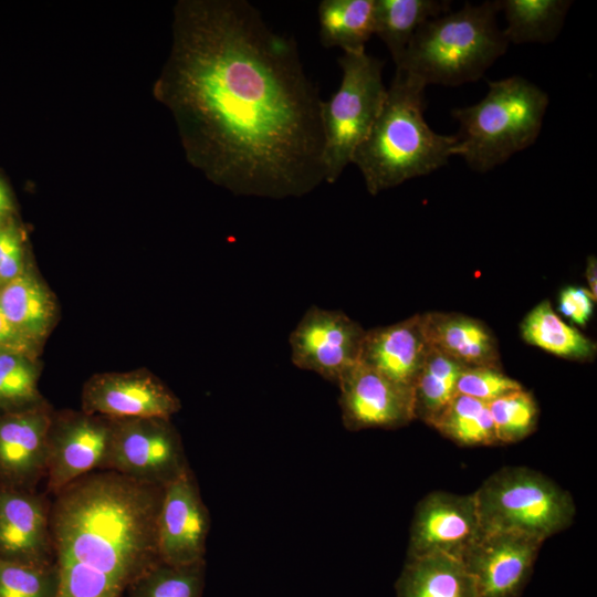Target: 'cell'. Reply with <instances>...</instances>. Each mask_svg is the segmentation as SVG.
<instances>
[{"label":"cell","instance_id":"10","mask_svg":"<svg viewBox=\"0 0 597 597\" xmlns=\"http://www.w3.org/2000/svg\"><path fill=\"white\" fill-rule=\"evenodd\" d=\"M366 331L342 311L311 306L291 332V360L337 384L359 362Z\"/></svg>","mask_w":597,"mask_h":597},{"label":"cell","instance_id":"11","mask_svg":"<svg viewBox=\"0 0 597 597\" xmlns=\"http://www.w3.org/2000/svg\"><path fill=\"white\" fill-rule=\"evenodd\" d=\"M483 534L473 494L434 491L416 506L407 558L447 554L461 558Z\"/></svg>","mask_w":597,"mask_h":597},{"label":"cell","instance_id":"35","mask_svg":"<svg viewBox=\"0 0 597 597\" xmlns=\"http://www.w3.org/2000/svg\"><path fill=\"white\" fill-rule=\"evenodd\" d=\"M0 350L39 358L41 348L25 338L0 310Z\"/></svg>","mask_w":597,"mask_h":597},{"label":"cell","instance_id":"31","mask_svg":"<svg viewBox=\"0 0 597 597\" xmlns=\"http://www.w3.org/2000/svg\"><path fill=\"white\" fill-rule=\"evenodd\" d=\"M56 564L31 566L0 559V597H57Z\"/></svg>","mask_w":597,"mask_h":597},{"label":"cell","instance_id":"38","mask_svg":"<svg viewBox=\"0 0 597 597\" xmlns=\"http://www.w3.org/2000/svg\"><path fill=\"white\" fill-rule=\"evenodd\" d=\"M2 286V283L0 282V287Z\"/></svg>","mask_w":597,"mask_h":597},{"label":"cell","instance_id":"27","mask_svg":"<svg viewBox=\"0 0 597 597\" xmlns=\"http://www.w3.org/2000/svg\"><path fill=\"white\" fill-rule=\"evenodd\" d=\"M430 426L459 446L499 444L489 404L465 395L457 394Z\"/></svg>","mask_w":597,"mask_h":597},{"label":"cell","instance_id":"20","mask_svg":"<svg viewBox=\"0 0 597 597\" xmlns=\"http://www.w3.org/2000/svg\"><path fill=\"white\" fill-rule=\"evenodd\" d=\"M0 310L11 324L38 347L56 321L53 293L30 265L0 287Z\"/></svg>","mask_w":597,"mask_h":597},{"label":"cell","instance_id":"5","mask_svg":"<svg viewBox=\"0 0 597 597\" xmlns=\"http://www.w3.org/2000/svg\"><path fill=\"white\" fill-rule=\"evenodd\" d=\"M548 104L547 93L522 76L489 81V91L481 101L451 111L459 123L455 136L468 166L486 172L532 146Z\"/></svg>","mask_w":597,"mask_h":597},{"label":"cell","instance_id":"9","mask_svg":"<svg viewBox=\"0 0 597 597\" xmlns=\"http://www.w3.org/2000/svg\"><path fill=\"white\" fill-rule=\"evenodd\" d=\"M112 431L111 418L83 410H54L48 433V492L55 496L95 469L105 470Z\"/></svg>","mask_w":597,"mask_h":597},{"label":"cell","instance_id":"33","mask_svg":"<svg viewBox=\"0 0 597 597\" xmlns=\"http://www.w3.org/2000/svg\"><path fill=\"white\" fill-rule=\"evenodd\" d=\"M28 265L20 230L13 223H3L0 226V282L4 284L17 277Z\"/></svg>","mask_w":597,"mask_h":597},{"label":"cell","instance_id":"29","mask_svg":"<svg viewBox=\"0 0 597 597\" xmlns=\"http://www.w3.org/2000/svg\"><path fill=\"white\" fill-rule=\"evenodd\" d=\"M38 359L0 350V411L22 409L44 400L39 390Z\"/></svg>","mask_w":597,"mask_h":597},{"label":"cell","instance_id":"21","mask_svg":"<svg viewBox=\"0 0 597 597\" xmlns=\"http://www.w3.org/2000/svg\"><path fill=\"white\" fill-rule=\"evenodd\" d=\"M395 588L396 597H478L462 559L447 554L407 558Z\"/></svg>","mask_w":597,"mask_h":597},{"label":"cell","instance_id":"19","mask_svg":"<svg viewBox=\"0 0 597 597\" xmlns=\"http://www.w3.org/2000/svg\"><path fill=\"white\" fill-rule=\"evenodd\" d=\"M430 347L464 367H500L498 343L488 326L455 313L422 314Z\"/></svg>","mask_w":597,"mask_h":597},{"label":"cell","instance_id":"28","mask_svg":"<svg viewBox=\"0 0 597 597\" xmlns=\"http://www.w3.org/2000/svg\"><path fill=\"white\" fill-rule=\"evenodd\" d=\"M206 561L170 565L161 561L140 575L127 589V597H202Z\"/></svg>","mask_w":597,"mask_h":597},{"label":"cell","instance_id":"17","mask_svg":"<svg viewBox=\"0 0 597 597\" xmlns=\"http://www.w3.org/2000/svg\"><path fill=\"white\" fill-rule=\"evenodd\" d=\"M50 506L36 489L0 485V559L31 566L55 563Z\"/></svg>","mask_w":597,"mask_h":597},{"label":"cell","instance_id":"25","mask_svg":"<svg viewBox=\"0 0 597 597\" xmlns=\"http://www.w3.org/2000/svg\"><path fill=\"white\" fill-rule=\"evenodd\" d=\"M521 336L530 345L574 360H591L596 344L566 324L545 300L531 310L521 323Z\"/></svg>","mask_w":597,"mask_h":597},{"label":"cell","instance_id":"4","mask_svg":"<svg viewBox=\"0 0 597 597\" xmlns=\"http://www.w3.org/2000/svg\"><path fill=\"white\" fill-rule=\"evenodd\" d=\"M500 2L465 3L425 22L415 33L396 70L425 85L457 86L481 78L507 49L496 15Z\"/></svg>","mask_w":597,"mask_h":597},{"label":"cell","instance_id":"18","mask_svg":"<svg viewBox=\"0 0 597 597\" xmlns=\"http://www.w3.org/2000/svg\"><path fill=\"white\" fill-rule=\"evenodd\" d=\"M430 349L423 316L366 331L359 362L390 380L412 388Z\"/></svg>","mask_w":597,"mask_h":597},{"label":"cell","instance_id":"37","mask_svg":"<svg viewBox=\"0 0 597 597\" xmlns=\"http://www.w3.org/2000/svg\"><path fill=\"white\" fill-rule=\"evenodd\" d=\"M12 210V201L8 189L0 180V226Z\"/></svg>","mask_w":597,"mask_h":597},{"label":"cell","instance_id":"1","mask_svg":"<svg viewBox=\"0 0 597 597\" xmlns=\"http://www.w3.org/2000/svg\"><path fill=\"white\" fill-rule=\"evenodd\" d=\"M161 84L189 155L238 196L302 197L325 181L322 98L294 39L247 0L179 7Z\"/></svg>","mask_w":597,"mask_h":597},{"label":"cell","instance_id":"26","mask_svg":"<svg viewBox=\"0 0 597 597\" xmlns=\"http://www.w3.org/2000/svg\"><path fill=\"white\" fill-rule=\"evenodd\" d=\"M463 368L430 347L412 386L415 419L431 425L457 396V383Z\"/></svg>","mask_w":597,"mask_h":597},{"label":"cell","instance_id":"16","mask_svg":"<svg viewBox=\"0 0 597 597\" xmlns=\"http://www.w3.org/2000/svg\"><path fill=\"white\" fill-rule=\"evenodd\" d=\"M53 411L45 399L27 408L0 411V485L35 490L46 476Z\"/></svg>","mask_w":597,"mask_h":597},{"label":"cell","instance_id":"14","mask_svg":"<svg viewBox=\"0 0 597 597\" xmlns=\"http://www.w3.org/2000/svg\"><path fill=\"white\" fill-rule=\"evenodd\" d=\"M543 543L513 532H483L461 557L478 597H520Z\"/></svg>","mask_w":597,"mask_h":597},{"label":"cell","instance_id":"6","mask_svg":"<svg viewBox=\"0 0 597 597\" xmlns=\"http://www.w3.org/2000/svg\"><path fill=\"white\" fill-rule=\"evenodd\" d=\"M472 494L483 532H513L544 542L568 528L576 514L566 490L525 467L496 471Z\"/></svg>","mask_w":597,"mask_h":597},{"label":"cell","instance_id":"24","mask_svg":"<svg viewBox=\"0 0 597 597\" xmlns=\"http://www.w3.org/2000/svg\"><path fill=\"white\" fill-rule=\"evenodd\" d=\"M509 43H549L554 41L573 3L570 0H499Z\"/></svg>","mask_w":597,"mask_h":597},{"label":"cell","instance_id":"23","mask_svg":"<svg viewBox=\"0 0 597 597\" xmlns=\"http://www.w3.org/2000/svg\"><path fill=\"white\" fill-rule=\"evenodd\" d=\"M320 41L344 53L365 52L374 34V0H323L317 8Z\"/></svg>","mask_w":597,"mask_h":597},{"label":"cell","instance_id":"34","mask_svg":"<svg viewBox=\"0 0 597 597\" xmlns=\"http://www.w3.org/2000/svg\"><path fill=\"white\" fill-rule=\"evenodd\" d=\"M594 303L586 287L567 286L559 293L558 311L573 323L585 326L593 315Z\"/></svg>","mask_w":597,"mask_h":597},{"label":"cell","instance_id":"13","mask_svg":"<svg viewBox=\"0 0 597 597\" xmlns=\"http://www.w3.org/2000/svg\"><path fill=\"white\" fill-rule=\"evenodd\" d=\"M209 511L189 468L164 486L157 523L159 559L170 565L205 562Z\"/></svg>","mask_w":597,"mask_h":597},{"label":"cell","instance_id":"12","mask_svg":"<svg viewBox=\"0 0 597 597\" xmlns=\"http://www.w3.org/2000/svg\"><path fill=\"white\" fill-rule=\"evenodd\" d=\"M180 408L179 398L147 369L95 374L81 396V410L111 419H171Z\"/></svg>","mask_w":597,"mask_h":597},{"label":"cell","instance_id":"15","mask_svg":"<svg viewBox=\"0 0 597 597\" xmlns=\"http://www.w3.org/2000/svg\"><path fill=\"white\" fill-rule=\"evenodd\" d=\"M342 421L349 431L396 429L415 419L412 388L358 362L336 384Z\"/></svg>","mask_w":597,"mask_h":597},{"label":"cell","instance_id":"32","mask_svg":"<svg viewBox=\"0 0 597 597\" xmlns=\"http://www.w3.org/2000/svg\"><path fill=\"white\" fill-rule=\"evenodd\" d=\"M522 385L502 373L500 367H464L461 371L457 392L486 404L512 391L522 389Z\"/></svg>","mask_w":597,"mask_h":597},{"label":"cell","instance_id":"30","mask_svg":"<svg viewBox=\"0 0 597 597\" xmlns=\"http://www.w3.org/2000/svg\"><path fill=\"white\" fill-rule=\"evenodd\" d=\"M498 443H514L528 437L538 421L537 404L523 388L489 402Z\"/></svg>","mask_w":597,"mask_h":597},{"label":"cell","instance_id":"36","mask_svg":"<svg viewBox=\"0 0 597 597\" xmlns=\"http://www.w3.org/2000/svg\"><path fill=\"white\" fill-rule=\"evenodd\" d=\"M586 279L588 282V291L593 298L597 300V260L595 255H589L586 263Z\"/></svg>","mask_w":597,"mask_h":597},{"label":"cell","instance_id":"8","mask_svg":"<svg viewBox=\"0 0 597 597\" xmlns=\"http://www.w3.org/2000/svg\"><path fill=\"white\" fill-rule=\"evenodd\" d=\"M189 468L171 419H113L105 470L164 488Z\"/></svg>","mask_w":597,"mask_h":597},{"label":"cell","instance_id":"22","mask_svg":"<svg viewBox=\"0 0 597 597\" xmlns=\"http://www.w3.org/2000/svg\"><path fill=\"white\" fill-rule=\"evenodd\" d=\"M441 0H374V34L386 45L397 66L417 30L449 12Z\"/></svg>","mask_w":597,"mask_h":597},{"label":"cell","instance_id":"2","mask_svg":"<svg viewBox=\"0 0 597 597\" xmlns=\"http://www.w3.org/2000/svg\"><path fill=\"white\" fill-rule=\"evenodd\" d=\"M163 486L103 470L62 490L50 506L57 597H122L158 563Z\"/></svg>","mask_w":597,"mask_h":597},{"label":"cell","instance_id":"7","mask_svg":"<svg viewBox=\"0 0 597 597\" xmlns=\"http://www.w3.org/2000/svg\"><path fill=\"white\" fill-rule=\"evenodd\" d=\"M342 80L337 91L322 103L325 181L334 184L358 145L366 138L384 104V61L367 54L338 57Z\"/></svg>","mask_w":597,"mask_h":597},{"label":"cell","instance_id":"3","mask_svg":"<svg viewBox=\"0 0 597 597\" xmlns=\"http://www.w3.org/2000/svg\"><path fill=\"white\" fill-rule=\"evenodd\" d=\"M426 86L396 70L374 125L355 149L350 164L359 169L370 195L429 175L447 165L450 157L462 155L455 135L438 134L427 124Z\"/></svg>","mask_w":597,"mask_h":597}]
</instances>
